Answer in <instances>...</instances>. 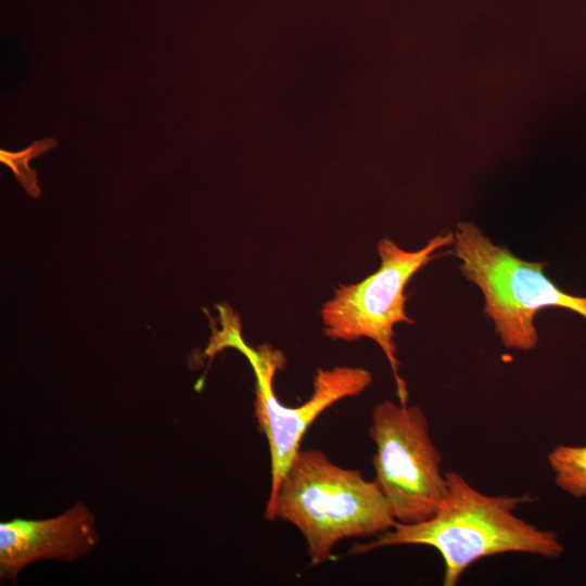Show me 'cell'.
Instances as JSON below:
<instances>
[{
    "instance_id": "3957f363",
    "label": "cell",
    "mask_w": 586,
    "mask_h": 586,
    "mask_svg": "<svg viewBox=\"0 0 586 586\" xmlns=\"http://www.w3.org/2000/svg\"><path fill=\"white\" fill-rule=\"evenodd\" d=\"M451 254L459 270L481 290L483 311L508 349L531 351L538 344L534 323L545 307H562L586 319V296L569 294L545 273L546 262H526L496 245L475 224L458 222Z\"/></svg>"
},
{
    "instance_id": "ba28073f",
    "label": "cell",
    "mask_w": 586,
    "mask_h": 586,
    "mask_svg": "<svg viewBox=\"0 0 586 586\" xmlns=\"http://www.w3.org/2000/svg\"><path fill=\"white\" fill-rule=\"evenodd\" d=\"M548 462L560 489L586 497V446L558 445L548 454Z\"/></svg>"
},
{
    "instance_id": "9c48e42d",
    "label": "cell",
    "mask_w": 586,
    "mask_h": 586,
    "mask_svg": "<svg viewBox=\"0 0 586 586\" xmlns=\"http://www.w3.org/2000/svg\"><path fill=\"white\" fill-rule=\"evenodd\" d=\"M56 144L55 139L44 138L34 141L29 146L17 152L1 149L0 162L9 166L26 192L37 199L41 193L37 181V173L28 166V163L30 160L47 153Z\"/></svg>"
},
{
    "instance_id": "277c9868",
    "label": "cell",
    "mask_w": 586,
    "mask_h": 586,
    "mask_svg": "<svg viewBox=\"0 0 586 586\" xmlns=\"http://www.w3.org/2000/svg\"><path fill=\"white\" fill-rule=\"evenodd\" d=\"M220 308L222 330H213L207 355L224 347L239 349L250 361L255 380L254 417L258 431L265 435L270 455V491L272 496L292 460L301 449V442L315 420L333 404L364 392L372 382L365 368L337 366L319 368L313 381V393L302 405H282L273 392V378L283 369V353L269 344L257 348L247 346L241 336L238 315Z\"/></svg>"
},
{
    "instance_id": "8992f818",
    "label": "cell",
    "mask_w": 586,
    "mask_h": 586,
    "mask_svg": "<svg viewBox=\"0 0 586 586\" xmlns=\"http://www.w3.org/2000/svg\"><path fill=\"white\" fill-rule=\"evenodd\" d=\"M369 436L375 444L374 481L396 522L413 524L432 518L446 495L447 480L423 410L385 399L371 411Z\"/></svg>"
},
{
    "instance_id": "7a4b0ae2",
    "label": "cell",
    "mask_w": 586,
    "mask_h": 586,
    "mask_svg": "<svg viewBox=\"0 0 586 586\" xmlns=\"http://www.w3.org/2000/svg\"><path fill=\"white\" fill-rule=\"evenodd\" d=\"M304 537L311 565L330 559L347 538L377 537L396 522L386 497L361 471L340 467L320 449H300L265 508Z\"/></svg>"
},
{
    "instance_id": "52a82bcc",
    "label": "cell",
    "mask_w": 586,
    "mask_h": 586,
    "mask_svg": "<svg viewBox=\"0 0 586 586\" xmlns=\"http://www.w3.org/2000/svg\"><path fill=\"white\" fill-rule=\"evenodd\" d=\"M98 540L94 517L81 502L47 520L1 522V577L15 582L20 571L37 560L72 561L84 557L94 549Z\"/></svg>"
},
{
    "instance_id": "5b68a950",
    "label": "cell",
    "mask_w": 586,
    "mask_h": 586,
    "mask_svg": "<svg viewBox=\"0 0 586 586\" xmlns=\"http://www.w3.org/2000/svg\"><path fill=\"white\" fill-rule=\"evenodd\" d=\"M454 242L455 234L448 232L433 237L418 251H405L392 240L382 239L377 244L379 269L358 283L339 285L321 308L323 331L329 339L353 342L367 337L379 345L392 369L400 404H408V391L399 374L394 327L413 323L405 310V288L417 271L437 256L436 251Z\"/></svg>"
},
{
    "instance_id": "6da1fadb",
    "label": "cell",
    "mask_w": 586,
    "mask_h": 586,
    "mask_svg": "<svg viewBox=\"0 0 586 586\" xmlns=\"http://www.w3.org/2000/svg\"><path fill=\"white\" fill-rule=\"evenodd\" d=\"M446 495L426 521L395 524L367 543H356L351 555L420 545L436 549L444 561L443 586H455L476 561L508 552L559 558L564 548L555 532L515 515L519 506L533 501L522 496L488 495L473 487L460 473L446 472Z\"/></svg>"
}]
</instances>
